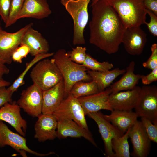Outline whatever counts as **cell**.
Listing matches in <instances>:
<instances>
[{
  "mask_svg": "<svg viewBox=\"0 0 157 157\" xmlns=\"http://www.w3.org/2000/svg\"><path fill=\"white\" fill-rule=\"evenodd\" d=\"M91 6L90 43L108 54L116 53L126 28L106 0H99Z\"/></svg>",
  "mask_w": 157,
  "mask_h": 157,
  "instance_id": "6da1fadb",
  "label": "cell"
},
{
  "mask_svg": "<svg viewBox=\"0 0 157 157\" xmlns=\"http://www.w3.org/2000/svg\"><path fill=\"white\" fill-rule=\"evenodd\" d=\"M53 59L62 76L64 85L65 98L69 93L74 84L80 81H92L88 69L83 65L76 63L69 58L66 50L60 49L54 53Z\"/></svg>",
  "mask_w": 157,
  "mask_h": 157,
  "instance_id": "7a4b0ae2",
  "label": "cell"
},
{
  "mask_svg": "<svg viewBox=\"0 0 157 157\" xmlns=\"http://www.w3.org/2000/svg\"><path fill=\"white\" fill-rule=\"evenodd\" d=\"M117 13L126 28L140 26L147 14L144 0H106Z\"/></svg>",
  "mask_w": 157,
  "mask_h": 157,
  "instance_id": "3957f363",
  "label": "cell"
},
{
  "mask_svg": "<svg viewBox=\"0 0 157 157\" xmlns=\"http://www.w3.org/2000/svg\"><path fill=\"white\" fill-rule=\"evenodd\" d=\"M92 0H61V4L73 21L72 43L74 45L83 44L85 42L84 32L89 18L88 5Z\"/></svg>",
  "mask_w": 157,
  "mask_h": 157,
  "instance_id": "277c9868",
  "label": "cell"
},
{
  "mask_svg": "<svg viewBox=\"0 0 157 157\" xmlns=\"http://www.w3.org/2000/svg\"><path fill=\"white\" fill-rule=\"evenodd\" d=\"M33 83L43 91L53 87L63 80L53 58H44L37 63L30 73Z\"/></svg>",
  "mask_w": 157,
  "mask_h": 157,
  "instance_id": "5b68a950",
  "label": "cell"
},
{
  "mask_svg": "<svg viewBox=\"0 0 157 157\" xmlns=\"http://www.w3.org/2000/svg\"><path fill=\"white\" fill-rule=\"evenodd\" d=\"M138 117L147 118L157 124V87L144 85L140 87L134 108Z\"/></svg>",
  "mask_w": 157,
  "mask_h": 157,
  "instance_id": "8992f818",
  "label": "cell"
},
{
  "mask_svg": "<svg viewBox=\"0 0 157 157\" xmlns=\"http://www.w3.org/2000/svg\"><path fill=\"white\" fill-rule=\"evenodd\" d=\"M53 115L57 121L63 119H72L83 128L89 129L81 104L78 98L70 93L63 99Z\"/></svg>",
  "mask_w": 157,
  "mask_h": 157,
  "instance_id": "52a82bcc",
  "label": "cell"
},
{
  "mask_svg": "<svg viewBox=\"0 0 157 157\" xmlns=\"http://www.w3.org/2000/svg\"><path fill=\"white\" fill-rule=\"evenodd\" d=\"M6 145L10 146L23 157L27 156L26 152L39 156L55 154L53 152L40 153L32 150L27 146L26 139L24 137L13 132L3 121L0 120V147Z\"/></svg>",
  "mask_w": 157,
  "mask_h": 157,
  "instance_id": "ba28073f",
  "label": "cell"
},
{
  "mask_svg": "<svg viewBox=\"0 0 157 157\" xmlns=\"http://www.w3.org/2000/svg\"><path fill=\"white\" fill-rule=\"evenodd\" d=\"M17 103L27 114L33 117H38L42 113L43 90L33 83L22 90Z\"/></svg>",
  "mask_w": 157,
  "mask_h": 157,
  "instance_id": "9c48e42d",
  "label": "cell"
},
{
  "mask_svg": "<svg viewBox=\"0 0 157 157\" xmlns=\"http://www.w3.org/2000/svg\"><path fill=\"white\" fill-rule=\"evenodd\" d=\"M33 24L30 23L15 32L10 33L3 30L0 24V59L5 63H12V53L21 44L25 32Z\"/></svg>",
  "mask_w": 157,
  "mask_h": 157,
  "instance_id": "30bf717a",
  "label": "cell"
},
{
  "mask_svg": "<svg viewBox=\"0 0 157 157\" xmlns=\"http://www.w3.org/2000/svg\"><path fill=\"white\" fill-rule=\"evenodd\" d=\"M87 115L93 119L97 125L104 142L106 156L107 157H114L112 140L115 137L122 136L124 133L107 120L104 115L99 111L90 113Z\"/></svg>",
  "mask_w": 157,
  "mask_h": 157,
  "instance_id": "8fae6325",
  "label": "cell"
},
{
  "mask_svg": "<svg viewBox=\"0 0 157 157\" xmlns=\"http://www.w3.org/2000/svg\"><path fill=\"white\" fill-rule=\"evenodd\" d=\"M129 138L132 145L131 155L134 157H147L151 148V141L141 121L137 120L129 129Z\"/></svg>",
  "mask_w": 157,
  "mask_h": 157,
  "instance_id": "7c38bea8",
  "label": "cell"
},
{
  "mask_svg": "<svg viewBox=\"0 0 157 157\" xmlns=\"http://www.w3.org/2000/svg\"><path fill=\"white\" fill-rule=\"evenodd\" d=\"M146 42V34L138 26L126 28L122 43L129 54L135 56L142 53Z\"/></svg>",
  "mask_w": 157,
  "mask_h": 157,
  "instance_id": "4fadbf2b",
  "label": "cell"
},
{
  "mask_svg": "<svg viewBox=\"0 0 157 157\" xmlns=\"http://www.w3.org/2000/svg\"><path fill=\"white\" fill-rule=\"evenodd\" d=\"M20 109L15 101L6 103L0 108V120L9 124L20 135L25 137L27 122L22 117Z\"/></svg>",
  "mask_w": 157,
  "mask_h": 157,
  "instance_id": "5bb4252c",
  "label": "cell"
},
{
  "mask_svg": "<svg viewBox=\"0 0 157 157\" xmlns=\"http://www.w3.org/2000/svg\"><path fill=\"white\" fill-rule=\"evenodd\" d=\"M57 133V138L59 139L68 137H83L95 147H97L89 130L83 128L72 119H63L58 120Z\"/></svg>",
  "mask_w": 157,
  "mask_h": 157,
  "instance_id": "9a60e30c",
  "label": "cell"
},
{
  "mask_svg": "<svg viewBox=\"0 0 157 157\" xmlns=\"http://www.w3.org/2000/svg\"><path fill=\"white\" fill-rule=\"evenodd\" d=\"M112 93L110 87L98 93L78 98L85 115L105 110L112 111L108 99Z\"/></svg>",
  "mask_w": 157,
  "mask_h": 157,
  "instance_id": "2e32d148",
  "label": "cell"
},
{
  "mask_svg": "<svg viewBox=\"0 0 157 157\" xmlns=\"http://www.w3.org/2000/svg\"><path fill=\"white\" fill-rule=\"evenodd\" d=\"M35 125L34 138L40 142L57 138L58 121L53 114H41Z\"/></svg>",
  "mask_w": 157,
  "mask_h": 157,
  "instance_id": "e0dca14e",
  "label": "cell"
},
{
  "mask_svg": "<svg viewBox=\"0 0 157 157\" xmlns=\"http://www.w3.org/2000/svg\"><path fill=\"white\" fill-rule=\"evenodd\" d=\"M140 89V87L136 86L131 90L111 93L108 101L112 109L132 110L136 104Z\"/></svg>",
  "mask_w": 157,
  "mask_h": 157,
  "instance_id": "ac0fdd59",
  "label": "cell"
},
{
  "mask_svg": "<svg viewBox=\"0 0 157 157\" xmlns=\"http://www.w3.org/2000/svg\"><path fill=\"white\" fill-rule=\"evenodd\" d=\"M63 80L52 88L43 91L42 113L53 114L65 98Z\"/></svg>",
  "mask_w": 157,
  "mask_h": 157,
  "instance_id": "d6986e66",
  "label": "cell"
},
{
  "mask_svg": "<svg viewBox=\"0 0 157 157\" xmlns=\"http://www.w3.org/2000/svg\"><path fill=\"white\" fill-rule=\"evenodd\" d=\"M51 13L47 0H24L17 19L24 18L41 19L48 17Z\"/></svg>",
  "mask_w": 157,
  "mask_h": 157,
  "instance_id": "ffe728a7",
  "label": "cell"
},
{
  "mask_svg": "<svg viewBox=\"0 0 157 157\" xmlns=\"http://www.w3.org/2000/svg\"><path fill=\"white\" fill-rule=\"evenodd\" d=\"M21 44L27 45L30 50L29 53L34 57L39 54L48 53L50 48L47 40L32 26L25 32Z\"/></svg>",
  "mask_w": 157,
  "mask_h": 157,
  "instance_id": "44dd1931",
  "label": "cell"
},
{
  "mask_svg": "<svg viewBox=\"0 0 157 157\" xmlns=\"http://www.w3.org/2000/svg\"><path fill=\"white\" fill-rule=\"evenodd\" d=\"M109 115H104L105 118L113 126L124 133L137 120L138 117L132 110H113Z\"/></svg>",
  "mask_w": 157,
  "mask_h": 157,
  "instance_id": "7402d4cb",
  "label": "cell"
},
{
  "mask_svg": "<svg viewBox=\"0 0 157 157\" xmlns=\"http://www.w3.org/2000/svg\"><path fill=\"white\" fill-rule=\"evenodd\" d=\"M135 66L134 61L130 63L121 78L110 87L111 93L122 90H131L136 87L140 79L141 75L134 73Z\"/></svg>",
  "mask_w": 157,
  "mask_h": 157,
  "instance_id": "603a6c76",
  "label": "cell"
},
{
  "mask_svg": "<svg viewBox=\"0 0 157 157\" xmlns=\"http://www.w3.org/2000/svg\"><path fill=\"white\" fill-rule=\"evenodd\" d=\"M125 72V69L117 68L105 72L88 70L87 72L91 77L92 81L95 82L99 91L100 92L109 87L116 78L123 74Z\"/></svg>",
  "mask_w": 157,
  "mask_h": 157,
  "instance_id": "cb8c5ba5",
  "label": "cell"
},
{
  "mask_svg": "<svg viewBox=\"0 0 157 157\" xmlns=\"http://www.w3.org/2000/svg\"><path fill=\"white\" fill-rule=\"evenodd\" d=\"M54 53H47L38 54L34 56L30 62L26 63V67L22 73L10 85L7 89L13 94L19 88L25 83L24 79L26 74L38 61L44 58L53 56Z\"/></svg>",
  "mask_w": 157,
  "mask_h": 157,
  "instance_id": "d4e9b609",
  "label": "cell"
},
{
  "mask_svg": "<svg viewBox=\"0 0 157 157\" xmlns=\"http://www.w3.org/2000/svg\"><path fill=\"white\" fill-rule=\"evenodd\" d=\"M129 129L122 136L115 137L112 139V147L114 153V157L130 156L128 141Z\"/></svg>",
  "mask_w": 157,
  "mask_h": 157,
  "instance_id": "484cf974",
  "label": "cell"
},
{
  "mask_svg": "<svg viewBox=\"0 0 157 157\" xmlns=\"http://www.w3.org/2000/svg\"><path fill=\"white\" fill-rule=\"evenodd\" d=\"M99 92L95 82L93 81L86 82L80 81L77 82L72 86L69 93L78 98Z\"/></svg>",
  "mask_w": 157,
  "mask_h": 157,
  "instance_id": "4316f807",
  "label": "cell"
},
{
  "mask_svg": "<svg viewBox=\"0 0 157 157\" xmlns=\"http://www.w3.org/2000/svg\"><path fill=\"white\" fill-rule=\"evenodd\" d=\"M82 65L89 70L98 72L108 71L114 67L112 63L108 62L98 61L88 54H87L85 60Z\"/></svg>",
  "mask_w": 157,
  "mask_h": 157,
  "instance_id": "83f0119b",
  "label": "cell"
},
{
  "mask_svg": "<svg viewBox=\"0 0 157 157\" xmlns=\"http://www.w3.org/2000/svg\"><path fill=\"white\" fill-rule=\"evenodd\" d=\"M24 0H12L9 17L5 27H8L17 21L18 15L23 6Z\"/></svg>",
  "mask_w": 157,
  "mask_h": 157,
  "instance_id": "f1b7e54d",
  "label": "cell"
},
{
  "mask_svg": "<svg viewBox=\"0 0 157 157\" xmlns=\"http://www.w3.org/2000/svg\"><path fill=\"white\" fill-rule=\"evenodd\" d=\"M86 47L78 46L73 48L72 50L67 52V53L71 60L76 63L82 65L86 58Z\"/></svg>",
  "mask_w": 157,
  "mask_h": 157,
  "instance_id": "f546056e",
  "label": "cell"
},
{
  "mask_svg": "<svg viewBox=\"0 0 157 157\" xmlns=\"http://www.w3.org/2000/svg\"><path fill=\"white\" fill-rule=\"evenodd\" d=\"M141 122L149 138L153 142H157V124H153L149 119L141 117Z\"/></svg>",
  "mask_w": 157,
  "mask_h": 157,
  "instance_id": "4dcf8cb0",
  "label": "cell"
},
{
  "mask_svg": "<svg viewBox=\"0 0 157 157\" xmlns=\"http://www.w3.org/2000/svg\"><path fill=\"white\" fill-rule=\"evenodd\" d=\"M151 54L147 60L142 63L145 68L152 70L157 67V44H153L151 47Z\"/></svg>",
  "mask_w": 157,
  "mask_h": 157,
  "instance_id": "1f68e13d",
  "label": "cell"
},
{
  "mask_svg": "<svg viewBox=\"0 0 157 157\" xmlns=\"http://www.w3.org/2000/svg\"><path fill=\"white\" fill-rule=\"evenodd\" d=\"M12 0H0V16L6 24L8 21Z\"/></svg>",
  "mask_w": 157,
  "mask_h": 157,
  "instance_id": "d6a6232c",
  "label": "cell"
},
{
  "mask_svg": "<svg viewBox=\"0 0 157 157\" xmlns=\"http://www.w3.org/2000/svg\"><path fill=\"white\" fill-rule=\"evenodd\" d=\"M147 13L150 17V21L149 23L146 22V24L151 33L154 36H157V15L150 10L145 9Z\"/></svg>",
  "mask_w": 157,
  "mask_h": 157,
  "instance_id": "836d02e7",
  "label": "cell"
},
{
  "mask_svg": "<svg viewBox=\"0 0 157 157\" xmlns=\"http://www.w3.org/2000/svg\"><path fill=\"white\" fill-rule=\"evenodd\" d=\"M6 87H0V107L7 103L12 102V94Z\"/></svg>",
  "mask_w": 157,
  "mask_h": 157,
  "instance_id": "e575fe53",
  "label": "cell"
},
{
  "mask_svg": "<svg viewBox=\"0 0 157 157\" xmlns=\"http://www.w3.org/2000/svg\"><path fill=\"white\" fill-rule=\"evenodd\" d=\"M151 70V72L147 75H141L140 79L142 83L144 85H149L157 80V67Z\"/></svg>",
  "mask_w": 157,
  "mask_h": 157,
  "instance_id": "d590c367",
  "label": "cell"
},
{
  "mask_svg": "<svg viewBox=\"0 0 157 157\" xmlns=\"http://www.w3.org/2000/svg\"><path fill=\"white\" fill-rule=\"evenodd\" d=\"M144 5L145 9L157 15V0H144Z\"/></svg>",
  "mask_w": 157,
  "mask_h": 157,
  "instance_id": "8d00e7d4",
  "label": "cell"
},
{
  "mask_svg": "<svg viewBox=\"0 0 157 157\" xmlns=\"http://www.w3.org/2000/svg\"><path fill=\"white\" fill-rule=\"evenodd\" d=\"M16 50L19 53L23 58H26L30 52L29 47L27 45L23 44H21Z\"/></svg>",
  "mask_w": 157,
  "mask_h": 157,
  "instance_id": "74e56055",
  "label": "cell"
},
{
  "mask_svg": "<svg viewBox=\"0 0 157 157\" xmlns=\"http://www.w3.org/2000/svg\"><path fill=\"white\" fill-rule=\"evenodd\" d=\"M5 64L0 59V80L3 79V77L4 75L7 74L9 72V70Z\"/></svg>",
  "mask_w": 157,
  "mask_h": 157,
  "instance_id": "f35d334b",
  "label": "cell"
},
{
  "mask_svg": "<svg viewBox=\"0 0 157 157\" xmlns=\"http://www.w3.org/2000/svg\"><path fill=\"white\" fill-rule=\"evenodd\" d=\"M12 60L18 63H22V58L19 53L15 50L14 51L12 55Z\"/></svg>",
  "mask_w": 157,
  "mask_h": 157,
  "instance_id": "ab89813d",
  "label": "cell"
},
{
  "mask_svg": "<svg viewBox=\"0 0 157 157\" xmlns=\"http://www.w3.org/2000/svg\"><path fill=\"white\" fill-rule=\"evenodd\" d=\"M11 85L10 83L3 79L0 80V87L9 86Z\"/></svg>",
  "mask_w": 157,
  "mask_h": 157,
  "instance_id": "60d3db41",
  "label": "cell"
},
{
  "mask_svg": "<svg viewBox=\"0 0 157 157\" xmlns=\"http://www.w3.org/2000/svg\"><path fill=\"white\" fill-rule=\"evenodd\" d=\"M99 0H92V3L90 6L97 2Z\"/></svg>",
  "mask_w": 157,
  "mask_h": 157,
  "instance_id": "b9f144b4",
  "label": "cell"
}]
</instances>
